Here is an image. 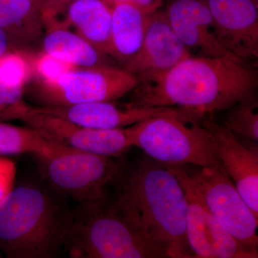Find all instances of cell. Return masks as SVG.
<instances>
[{"label":"cell","mask_w":258,"mask_h":258,"mask_svg":"<svg viewBox=\"0 0 258 258\" xmlns=\"http://www.w3.org/2000/svg\"><path fill=\"white\" fill-rule=\"evenodd\" d=\"M110 8L119 4H128L135 7L144 14L149 15L160 9L164 0H103Z\"/></svg>","instance_id":"d4e9b609"},{"label":"cell","mask_w":258,"mask_h":258,"mask_svg":"<svg viewBox=\"0 0 258 258\" xmlns=\"http://www.w3.org/2000/svg\"><path fill=\"white\" fill-rule=\"evenodd\" d=\"M30 66L23 54L10 51L0 58V121L17 120L27 103L25 90Z\"/></svg>","instance_id":"ffe728a7"},{"label":"cell","mask_w":258,"mask_h":258,"mask_svg":"<svg viewBox=\"0 0 258 258\" xmlns=\"http://www.w3.org/2000/svg\"><path fill=\"white\" fill-rule=\"evenodd\" d=\"M40 131L0 121V156L33 154L43 157L55 147Z\"/></svg>","instance_id":"44dd1931"},{"label":"cell","mask_w":258,"mask_h":258,"mask_svg":"<svg viewBox=\"0 0 258 258\" xmlns=\"http://www.w3.org/2000/svg\"><path fill=\"white\" fill-rule=\"evenodd\" d=\"M18 120L40 131L52 142L98 155L119 157L132 147L124 128H86L59 117L42 113L28 104L20 113Z\"/></svg>","instance_id":"30bf717a"},{"label":"cell","mask_w":258,"mask_h":258,"mask_svg":"<svg viewBox=\"0 0 258 258\" xmlns=\"http://www.w3.org/2000/svg\"><path fill=\"white\" fill-rule=\"evenodd\" d=\"M107 200V199H106ZM82 203L74 213L64 247L74 258L164 257L114 203Z\"/></svg>","instance_id":"277c9868"},{"label":"cell","mask_w":258,"mask_h":258,"mask_svg":"<svg viewBox=\"0 0 258 258\" xmlns=\"http://www.w3.org/2000/svg\"><path fill=\"white\" fill-rule=\"evenodd\" d=\"M40 47L43 53L74 68L111 64L109 56L98 50L79 34L58 24L47 29Z\"/></svg>","instance_id":"e0dca14e"},{"label":"cell","mask_w":258,"mask_h":258,"mask_svg":"<svg viewBox=\"0 0 258 258\" xmlns=\"http://www.w3.org/2000/svg\"><path fill=\"white\" fill-rule=\"evenodd\" d=\"M115 205L164 257H195L186 235L187 202L170 167L150 159L122 177Z\"/></svg>","instance_id":"7a4b0ae2"},{"label":"cell","mask_w":258,"mask_h":258,"mask_svg":"<svg viewBox=\"0 0 258 258\" xmlns=\"http://www.w3.org/2000/svg\"><path fill=\"white\" fill-rule=\"evenodd\" d=\"M39 158L52 186L81 204L106 200V185L121 172L112 157L58 144Z\"/></svg>","instance_id":"52a82bcc"},{"label":"cell","mask_w":258,"mask_h":258,"mask_svg":"<svg viewBox=\"0 0 258 258\" xmlns=\"http://www.w3.org/2000/svg\"><path fill=\"white\" fill-rule=\"evenodd\" d=\"M73 0H45V15L47 29L57 25V15L68 8Z\"/></svg>","instance_id":"484cf974"},{"label":"cell","mask_w":258,"mask_h":258,"mask_svg":"<svg viewBox=\"0 0 258 258\" xmlns=\"http://www.w3.org/2000/svg\"><path fill=\"white\" fill-rule=\"evenodd\" d=\"M148 15L128 4L111 8V55L122 64L130 60L143 43Z\"/></svg>","instance_id":"d6986e66"},{"label":"cell","mask_w":258,"mask_h":258,"mask_svg":"<svg viewBox=\"0 0 258 258\" xmlns=\"http://www.w3.org/2000/svg\"><path fill=\"white\" fill-rule=\"evenodd\" d=\"M184 188L186 235L195 257L257 258L244 249L210 211L186 166H169Z\"/></svg>","instance_id":"9c48e42d"},{"label":"cell","mask_w":258,"mask_h":258,"mask_svg":"<svg viewBox=\"0 0 258 258\" xmlns=\"http://www.w3.org/2000/svg\"><path fill=\"white\" fill-rule=\"evenodd\" d=\"M204 123L211 134L212 142L226 174L249 208L258 217V156L241 143L235 134L214 121L213 117Z\"/></svg>","instance_id":"9a60e30c"},{"label":"cell","mask_w":258,"mask_h":258,"mask_svg":"<svg viewBox=\"0 0 258 258\" xmlns=\"http://www.w3.org/2000/svg\"><path fill=\"white\" fill-rule=\"evenodd\" d=\"M16 175L15 161L0 156V203L14 189Z\"/></svg>","instance_id":"cb8c5ba5"},{"label":"cell","mask_w":258,"mask_h":258,"mask_svg":"<svg viewBox=\"0 0 258 258\" xmlns=\"http://www.w3.org/2000/svg\"><path fill=\"white\" fill-rule=\"evenodd\" d=\"M11 50L8 37L3 30H0V58Z\"/></svg>","instance_id":"4316f807"},{"label":"cell","mask_w":258,"mask_h":258,"mask_svg":"<svg viewBox=\"0 0 258 258\" xmlns=\"http://www.w3.org/2000/svg\"><path fill=\"white\" fill-rule=\"evenodd\" d=\"M223 126L234 134L257 143L258 106L255 98L236 103L228 108Z\"/></svg>","instance_id":"7402d4cb"},{"label":"cell","mask_w":258,"mask_h":258,"mask_svg":"<svg viewBox=\"0 0 258 258\" xmlns=\"http://www.w3.org/2000/svg\"><path fill=\"white\" fill-rule=\"evenodd\" d=\"M71 64L43 53L35 62L37 78L43 79H55L66 71L74 69Z\"/></svg>","instance_id":"603a6c76"},{"label":"cell","mask_w":258,"mask_h":258,"mask_svg":"<svg viewBox=\"0 0 258 258\" xmlns=\"http://www.w3.org/2000/svg\"><path fill=\"white\" fill-rule=\"evenodd\" d=\"M47 29L45 0H0V30L12 50L33 52L41 46Z\"/></svg>","instance_id":"2e32d148"},{"label":"cell","mask_w":258,"mask_h":258,"mask_svg":"<svg viewBox=\"0 0 258 258\" xmlns=\"http://www.w3.org/2000/svg\"><path fill=\"white\" fill-rule=\"evenodd\" d=\"M124 128L132 147L139 148L160 164L224 169L204 119L163 115Z\"/></svg>","instance_id":"5b68a950"},{"label":"cell","mask_w":258,"mask_h":258,"mask_svg":"<svg viewBox=\"0 0 258 258\" xmlns=\"http://www.w3.org/2000/svg\"><path fill=\"white\" fill-rule=\"evenodd\" d=\"M207 2L222 46L242 60L257 58V0Z\"/></svg>","instance_id":"8fae6325"},{"label":"cell","mask_w":258,"mask_h":258,"mask_svg":"<svg viewBox=\"0 0 258 258\" xmlns=\"http://www.w3.org/2000/svg\"><path fill=\"white\" fill-rule=\"evenodd\" d=\"M165 13L173 30L191 55L236 57L219 42L207 0H169Z\"/></svg>","instance_id":"5bb4252c"},{"label":"cell","mask_w":258,"mask_h":258,"mask_svg":"<svg viewBox=\"0 0 258 258\" xmlns=\"http://www.w3.org/2000/svg\"><path fill=\"white\" fill-rule=\"evenodd\" d=\"M34 107L42 113L93 129L123 128L159 115H189V113L179 108L134 107L128 103L119 106L115 101L94 102L70 106Z\"/></svg>","instance_id":"4fadbf2b"},{"label":"cell","mask_w":258,"mask_h":258,"mask_svg":"<svg viewBox=\"0 0 258 258\" xmlns=\"http://www.w3.org/2000/svg\"><path fill=\"white\" fill-rule=\"evenodd\" d=\"M257 87L255 71L238 57L191 55L166 72L140 80L128 104L179 108L203 120L254 98Z\"/></svg>","instance_id":"6da1fadb"},{"label":"cell","mask_w":258,"mask_h":258,"mask_svg":"<svg viewBox=\"0 0 258 258\" xmlns=\"http://www.w3.org/2000/svg\"><path fill=\"white\" fill-rule=\"evenodd\" d=\"M67 20L77 33L98 50L111 55V8L103 0H74Z\"/></svg>","instance_id":"ac0fdd59"},{"label":"cell","mask_w":258,"mask_h":258,"mask_svg":"<svg viewBox=\"0 0 258 258\" xmlns=\"http://www.w3.org/2000/svg\"><path fill=\"white\" fill-rule=\"evenodd\" d=\"M189 172L214 216L244 249L258 257V217L225 169L207 166Z\"/></svg>","instance_id":"ba28073f"},{"label":"cell","mask_w":258,"mask_h":258,"mask_svg":"<svg viewBox=\"0 0 258 258\" xmlns=\"http://www.w3.org/2000/svg\"><path fill=\"white\" fill-rule=\"evenodd\" d=\"M73 218L47 190L20 185L0 203V242L12 257H52L64 247Z\"/></svg>","instance_id":"3957f363"},{"label":"cell","mask_w":258,"mask_h":258,"mask_svg":"<svg viewBox=\"0 0 258 258\" xmlns=\"http://www.w3.org/2000/svg\"><path fill=\"white\" fill-rule=\"evenodd\" d=\"M191 55L171 28L165 10H159L148 15L142 47L123 68L142 80L166 72Z\"/></svg>","instance_id":"7c38bea8"},{"label":"cell","mask_w":258,"mask_h":258,"mask_svg":"<svg viewBox=\"0 0 258 258\" xmlns=\"http://www.w3.org/2000/svg\"><path fill=\"white\" fill-rule=\"evenodd\" d=\"M138 76L113 64L74 68L55 79L37 78L25 86L26 94L39 106H60L113 102L133 91Z\"/></svg>","instance_id":"8992f818"}]
</instances>
